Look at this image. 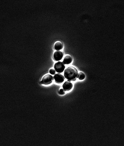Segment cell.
I'll list each match as a JSON object with an SVG mask.
<instances>
[{"mask_svg": "<svg viewBox=\"0 0 124 146\" xmlns=\"http://www.w3.org/2000/svg\"><path fill=\"white\" fill-rule=\"evenodd\" d=\"M56 71L53 69H51L49 71V73L52 75H54L55 74Z\"/></svg>", "mask_w": 124, "mask_h": 146, "instance_id": "10", "label": "cell"}, {"mask_svg": "<svg viewBox=\"0 0 124 146\" xmlns=\"http://www.w3.org/2000/svg\"><path fill=\"white\" fill-rule=\"evenodd\" d=\"M54 78L55 82L57 84L62 83L64 82L65 79L64 76L60 73L56 74L54 75Z\"/></svg>", "mask_w": 124, "mask_h": 146, "instance_id": "4", "label": "cell"}, {"mask_svg": "<svg viewBox=\"0 0 124 146\" xmlns=\"http://www.w3.org/2000/svg\"><path fill=\"white\" fill-rule=\"evenodd\" d=\"M64 73L65 78L71 81H75L77 78L78 71L74 67L70 66L66 68Z\"/></svg>", "mask_w": 124, "mask_h": 146, "instance_id": "1", "label": "cell"}, {"mask_svg": "<svg viewBox=\"0 0 124 146\" xmlns=\"http://www.w3.org/2000/svg\"><path fill=\"white\" fill-rule=\"evenodd\" d=\"M77 78L79 80H82L85 78V75L84 73L82 72H80L78 73Z\"/></svg>", "mask_w": 124, "mask_h": 146, "instance_id": "9", "label": "cell"}, {"mask_svg": "<svg viewBox=\"0 0 124 146\" xmlns=\"http://www.w3.org/2000/svg\"><path fill=\"white\" fill-rule=\"evenodd\" d=\"M63 45L61 42H58L55 43L54 48L56 50L59 51L61 50L63 48Z\"/></svg>", "mask_w": 124, "mask_h": 146, "instance_id": "8", "label": "cell"}, {"mask_svg": "<svg viewBox=\"0 0 124 146\" xmlns=\"http://www.w3.org/2000/svg\"><path fill=\"white\" fill-rule=\"evenodd\" d=\"M59 93L60 95H64L65 94V91L62 89H60Z\"/></svg>", "mask_w": 124, "mask_h": 146, "instance_id": "11", "label": "cell"}, {"mask_svg": "<svg viewBox=\"0 0 124 146\" xmlns=\"http://www.w3.org/2000/svg\"><path fill=\"white\" fill-rule=\"evenodd\" d=\"M73 61V59L70 56H66L64 57V59L63 60V62L64 63V64H70Z\"/></svg>", "mask_w": 124, "mask_h": 146, "instance_id": "7", "label": "cell"}, {"mask_svg": "<svg viewBox=\"0 0 124 146\" xmlns=\"http://www.w3.org/2000/svg\"><path fill=\"white\" fill-rule=\"evenodd\" d=\"M53 80V76L50 74H47L43 77L41 83L43 84L48 85L51 83Z\"/></svg>", "mask_w": 124, "mask_h": 146, "instance_id": "2", "label": "cell"}, {"mask_svg": "<svg viewBox=\"0 0 124 146\" xmlns=\"http://www.w3.org/2000/svg\"><path fill=\"white\" fill-rule=\"evenodd\" d=\"M73 87V85L71 82L65 81L63 84L62 87L65 91H68L71 90Z\"/></svg>", "mask_w": 124, "mask_h": 146, "instance_id": "6", "label": "cell"}, {"mask_svg": "<svg viewBox=\"0 0 124 146\" xmlns=\"http://www.w3.org/2000/svg\"><path fill=\"white\" fill-rule=\"evenodd\" d=\"M64 56L63 52L59 51H57L54 52L53 58L56 61H59L61 60Z\"/></svg>", "mask_w": 124, "mask_h": 146, "instance_id": "5", "label": "cell"}, {"mask_svg": "<svg viewBox=\"0 0 124 146\" xmlns=\"http://www.w3.org/2000/svg\"><path fill=\"white\" fill-rule=\"evenodd\" d=\"M54 67L57 72L61 73L64 71L65 67L64 63L59 61L55 64Z\"/></svg>", "mask_w": 124, "mask_h": 146, "instance_id": "3", "label": "cell"}, {"mask_svg": "<svg viewBox=\"0 0 124 146\" xmlns=\"http://www.w3.org/2000/svg\"><path fill=\"white\" fill-rule=\"evenodd\" d=\"M67 81L69 82H71V81H70V80H68Z\"/></svg>", "mask_w": 124, "mask_h": 146, "instance_id": "12", "label": "cell"}]
</instances>
